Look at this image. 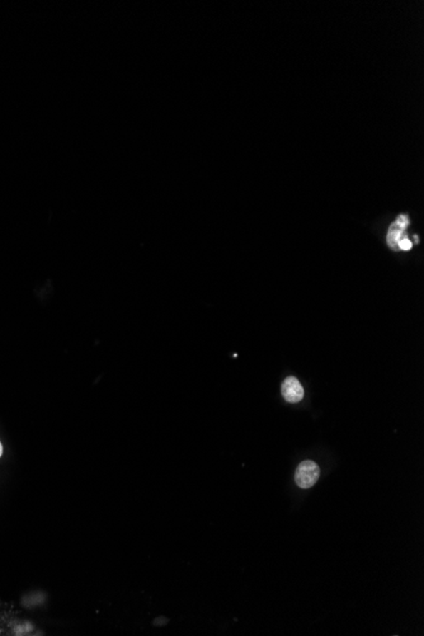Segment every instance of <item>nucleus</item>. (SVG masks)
<instances>
[{
    "label": "nucleus",
    "instance_id": "1",
    "mask_svg": "<svg viewBox=\"0 0 424 636\" xmlns=\"http://www.w3.org/2000/svg\"><path fill=\"white\" fill-rule=\"evenodd\" d=\"M319 466L314 461L306 460L297 466L295 481L302 489H309L315 486V483L319 479Z\"/></svg>",
    "mask_w": 424,
    "mask_h": 636
},
{
    "label": "nucleus",
    "instance_id": "2",
    "mask_svg": "<svg viewBox=\"0 0 424 636\" xmlns=\"http://www.w3.org/2000/svg\"><path fill=\"white\" fill-rule=\"evenodd\" d=\"M282 395L289 403H299L304 398V388L296 377H287L282 382Z\"/></svg>",
    "mask_w": 424,
    "mask_h": 636
},
{
    "label": "nucleus",
    "instance_id": "3",
    "mask_svg": "<svg viewBox=\"0 0 424 636\" xmlns=\"http://www.w3.org/2000/svg\"><path fill=\"white\" fill-rule=\"evenodd\" d=\"M408 224H409L408 216L400 215L396 219L395 222L390 226L389 232H388V244H389L390 248L398 250V244L400 242V239L403 237V232L405 230Z\"/></svg>",
    "mask_w": 424,
    "mask_h": 636
},
{
    "label": "nucleus",
    "instance_id": "4",
    "mask_svg": "<svg viewBox=\"0 0 424 636\" xmlns=\"http://www.w3.org/2000/svg\"><path fill=\"white\" fill-rule=\"evenodd\" d=\"M398 249H401V250H410V249H412V242H410L408 237H401L399 244H398Z\"/></svg>",
    "mask_w": 424,
    "mask_h": 636
},
{
    "label": "nucleus",
    "instance_id": "5",
    "mask_svg": "<svg viewBox=\"0 0 424 636\" xmlns=\"http://www.w3.org/2000/svg\"><path fill=\"white\" fill-rule=\"evenodd\" d=\"M3 455V446H1V442H0V457Z\"/></svg>",
    "mask_w": 424,
    "mask_h": 636
}]
</instances>
